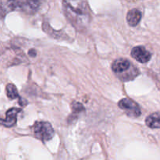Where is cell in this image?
<instances>
[{"mask_svg":"<svg viewBox=\"0 0 160 160\" xmlns=\"http://www.w3.org/2000/svg\"><path fill=\"white\" fill-rule=\"evenodd\" d=\"M12 10H15L14 1H0V17H3Z\"/></svg>","mask_w":160,"mask_h":160,"instance_id":"10","label":"cell"},{"mask_svg":"<svg viewBox=\"0 0 160 160\" xmlns=\"http://www.w3.org/2000/svg\"><path fill=\"white\" fill-rule=\"evenodd\" d=\"M142 19V12L137 9H133L128 12L127 15V21L131 27L137 26Z\"/></svg>","mask_w":160,"mask_h":160,"instance_id":"8","label":"cell"},{"mask_svg":"<svg viewBox=\"0 0 160 160\" xmlns=\"http://www.w3.org/2000/svg\"><path fill=\"white\" fill-rule=\"evenodd\" d=\"M112 70L121 80L125 81L134 79L138 75L139 71L128 59L120 58L112 62Z\"/></svg>","mask_w":160,"mask_h":160,"instance_id":"2","label":"cell"},{"mask_svg":"<svg viewBox=\"0 0 160 160\" xmlns=\"http://www.w3.org/2000/svg\"><path fill=\"white\" fill-rule=\"evenodd\" d=\"M21 112V109L18 108H11L6 112V118L0 119V124L6 128L13 127L17 123V115Z\"/></svg>","mask_w":160,"mask_h":160,"instance_id":"7","label":"cell"},{"mask_svg":"<svg viewBox=\"0 0 160 160\" xmlns=\"http://www.w3.org/2000/svg\"><path fill=\"white\" fill-rule=\"evenodd\" d=\"M131 56L142 63H146L151 59L152 55L145 47L139 45L131 50Z\"/></svg>","mask_w":160,"mask_h":160,"instance_id":"5","label":"cell"},{"mask_svg":"<svg viewBox=\"0 0 160 160\" xmlns=\"http://www.w3.org/2000/svg\"><path fill=\"white\" fill-rule=\"evenodd\" d=\"M145 123L152 129H160V112H153L147 117Z\"/></svg>","mask_w":160,"mask_h":160,"instance_id":"9","label":"cell"},{"mask_svg":"<svg viewBox=\"0 0 160 160\" xmlns=\"http://www.w3.org/2000/svg\"><path fill=\"white\" fill-rule=\"evenodd\" d=\"M6 95L9 99H16V98H19V93L17 91V88L14 84H8L6 88Z\"/></svg>","mask_w":160,"mask_h":160,"instance_id":"11","label":"cell"},{"mask_svg":"<svg viewBox=\"0 0 160 160\" xmlns=\"http://www.w3.org/2000/svg\"><path fill=\"white\" fill-rule=\"evenodd\" d=\"M29 54L30 55H32L33 56H34L36 55V52L34 51H33V49H32V51H30L29 52Z\"/></svg>","mask_w":160,"mask_h":160,"instance_id":"13","label":"cell"},{"mask_svg":"<svg viewBox=\"0 0 160 160\" xmlns=\"http://www.w3.org/2000/svg\"><path fill=\"white\" fill-rule=\"evenodd\" d=\"M72 109H73V113H80L82 111H84V108L81 103L78 102H73L72 103Z\"/></svg>","mask_w":160,"mask_h":160,"instance_id":"12","label":"cell"},{"mask_svg":"<svg viewBox=\"0 0 160 160\" xmlns=\"http://www.w3.org/2000/svg\"><path fill=\"white\" fill-rule=\"evenodd\" d=\"M34 134L35 137L42 142H48L54 136L55 132L52 127L48 122L38 121L34 125Z\"/></svg>","mask_w":160,"mask_h":160,"instance_id":"3","label":"cell"},{"mask_svg":"<svg viewBox=\"0 0 160 160\" xmlns=\"http://www.w3.org/2000/svg\"><path fill=\"white\" fill-rule=\"evenodd\" d=\"M118 106L127 115L131 117H138L142 113L139 105L131 98H123L119 102Z\"/></svg>","mask_w":160,"mask_h":160,"instance_id":"4","label":"cell"},{"mask_svg":"<svg viewBox=\"0 0 160 160\" xmlns=\"http://www.w3.org/2000/svg\"><path fill=\"white\" fill-rule=\"evenodd\" d=\"M63 9L67 18L78 29L87 27L90 22V9L85 1H64Z\"/></svg>","mask_w":160,"mask_h":160,"instance_id":"1","label":"cell"},{"mask_svg":"<svg viewBox=\"0 0 160 160\" xmlns=\"http://www.w3.org/2000/svg\"><path fill=\"white\" fill-rule=\"evenodd\" d=\"M15 10L19 9L26 13L33 14L38 9L39 2L37 1H14Z\"/></svg>","mask_w":160,"mask_h":160,"instance_id":"6","label":"cell"}]
</instances>
